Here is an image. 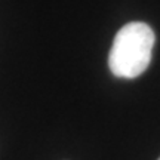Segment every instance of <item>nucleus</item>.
<instances>
[{
  "label": "nucleus",
  "mask_w": 160,
  "mask_h": 160,
  "mask_svg": "<svg viewBox=\"0 0 160 160\" xmlns=\"http://www.w3.org/2000/svg\"><path fill=\"white\" fill-rule=\"evenodd\" d=\"M154 31L145 22H129L117 31L108 55L116 77L135 79L148 68L154 48Z\"/></svg>",
  "instance_id": "1"
},
{
  "label": "nucleus",
  "mask_w": 160,
  "mask_h": 160,
  "mask_svg": "<svg viewBox=\"0 0 160 160\" xmlns=\"http://www.w3.org/2000/svg\"><path fill=\"white\" fill-rule=\"evenodd\" d=\"M159 160H160V159H159Z\"/></svg>",
  "instance_id": "2"
}]
</instances>
